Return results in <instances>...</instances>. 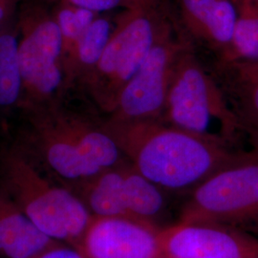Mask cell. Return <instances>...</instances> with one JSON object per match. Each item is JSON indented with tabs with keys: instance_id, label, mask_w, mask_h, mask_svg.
<instances>
[{
	"instance_id": "obj_11",
	"label": "cell",
	"mask_w": 258,
	"mask_h": 258,
	"mask_svg": "<svg viewBox=\"0 0 258 258\" xmlns=\"http://www.w3.org/2000/svg\"><path fill=\"white\" fill-rule=\"evenodd\" d=\"M161 230L129 218L93 216L77 249L84 258H163Z\"/></svg>"
},
{
	"instance_id": "obj_25",
	"label": "cell",
	"mask_w": 258,
	"mask_h": 258,
	"mask_svg": "<svg viewBox=\"0 0 258 258\" xmlns=\"http://www.w3.org/2000/svg\"><path fill=\"white\" fill-rule=\"evenodd\" d=\"M257 1H258V0H257Z\"/></svg>"
},
{
	"instance_id": "obj_20",
	"label": "cell",
	"mask_w": 258,
	"mask_h": 258,
	"mask_svg": "<svg viewBox=\"0 0 258 258\" xmlns=\"http://www.w3.org/2000/svg\"><path fill=\"white\" fill-rule=\"evenodd\" d=\"M33 258H84L82 252L74 246L56 242L48 249Z\"/></svg>"
},
{
	"instance_id": "obj_22",
	"label": "cell",
	"mask_w": 258,
	"mask_h": 258,
	"mask_svg": "<svg viewBox=\"0 0 258 258\" xmlns=\"http://www.w3.org/2000/svg\"><path fill=\"white\" fill-rule=\"evenodd\" d=\"M248 135L250 137V140H251V142H252V144H253L254 148L258 149V129L257 130H255V131L250 132Z\"/></svg>"
},
{
	"instance_id": "obj_3",
	"label": "cell",
	"mask_w": 258,
	"mask_h": 258,
	"mask_svg": "<svg viewBox=\"0 0 258 258\" xmlns=\"http://www.w3.org/2000/svg\"><path fill=\"white\" fill-rule=\"evenodd\" d=\"M0 176L2 190L39 231L57 242L78 247L93 215L72 189L46 178L18 148L2 152Z\"/></svg>"
},
{
	"instance_id": "obj_8",
	"label": "cell",
	"mask_w": 258,
	"mask_h": 258,
	"mask_svg": "<svg viewBox=\"0 0 258 258\" xmlns=\"http://www.w3.org/2000/svg\"><path fill=\"white\" fill-rule=\"evenodd\" d=\"M93 216L123 217L163 229L169 194L151 183L125 159L82 184L68 187Z\"/></svg>"
},
{
	"instance_id": "obj_12",
	"label": "cell",
	"mask_w": 258,
	"mask_h": 258,
	"mask_svg": "<svg viewBox=\"0 0 258 258\" xmlns=\"http://www.w3.org/2000/svg\"><path fill=\"white\" fill-rule=\"evenodd\" d=\"M184 29L191 37L220 51L231 45L238 18L237 0H178Z\"/></svg>"
},
{
	"instance_id": "obj_14",
	"label": "cell",
	"mask_w": 258,
	"mask_h": 258,
	"mask_svg": "<svg viewBox=\"0 0 258 258\" xmlns=\"http://www.w3.org/2000/svg\"><path fill=\"white\" fill-rule=\"evenodd\" d=\"M57 241L39 231L0 189V256L33 258Z\"/></svg>"
},
{
	"instance_id": "obj_5",
	"label": "cell",
	"mask_w": 258,
	"mask_h": 258,
	"mask_svg": "<svg viewBox=\"0 0 258 258\" xmlns=\"http://www.w3.org/2000/svg\"><path fill=\"white\" fill-rule=\"evenodd\" d=\"M160 120L228 144L243 131L220 85L205 71L189 49L174 65Z\"/></svg>"
},
{
	"instance_id": "obj_4",
	"label": "cell",
	"mask_w": 258,
	"mask_h": 258,
	"mask_svg": "<svg viewBox=\"0 0 258 258\" xmlns=\"http://www.w3.org/2000/svg\"><path fill=\"white\" fill-rule=\"evenodd\" d=\"M172 26L157 5H140L118 16L98 63L80 83L93 103L110 115L157 39Z\"/></svg>"
},
{
	"instance_id": "obj_1",
	"label": "cell",
	"mask_w": 258,
	"mask_h": 258,
	"mask_svg": "<svg viewBox=\"0 0 258 258\" xmlns=\"http://www.w3.org/2000/svg\"><path fill=\"white\" fill-rule=\"evenodd\" d=\"M102 125L135 169L169 195L185 197L239 153L162 120L108 119Z\"/></svg>"
},
{
	"instance_id": "obj_15",
	"label": "cell",
	"mask_w": 258,
	"mask_h": 258,
	"mask_svg": "<svg viewBox=\"0 0 258 258\" xmlns=\"http://www.w3.org/2000/svg\"><path fill=\"white\" fill-rule=\"evenodd\" d=\"M113 28L109 19L100 16L86 28L73 51L62 61L66 93L76 83H82L98 63Z\"/></svg>"
},
{
	"instance_id": "obj_2",
	"label": "cell",
	"mask_w": 258,
	"mask_h": 258,
	"mask_svg": "<svg viewBox=\"0 0 258 258\" xmlns=\"http://www.w3.org/2000/svg\"><path fill=\"white\" fill-rule=\"evenodd\" d=\"M24 147L61 184H82L125 160L114 140L83 114L69 110L62 102L24 111Z\"/></svg>"
},
{
	"instance_id": "obj_13",
	"label": "cell",
	"mask_w": 258,
	"mask_h": 258,
	"mask_svg": "<svg viewBox=\"0 0 258 258\" xmlns=\"http://www.w3.org/2000/svg\"><path fill=\"white\" fill-rule=\"evenodd\" d=\"M216 75L243 131L257 130L258 60H220Z\"/></svg>"
},
{
	"instance_id": "obj_10",
	"label": "cell",
	"mask_w": 258,
	"mask_h": 258,
	"mask_svg": "<svg viewBox=\"0 0 258 258\" xmlns=\"http://www.w3.org/2000/svg\"><path fill=\"white\" fill-rule=\"evenodd\" d=\"M160 242L165 258H258V238L223 224L177 221Z\"/></svg>"
},
{
	"instance_id": "obj_17",
	"label": "cell",
	"mask_w": 258,
	"mask_h": 258,
	"mask_svg": "<svg viewBox=\"0 0 258 258\" xmlns=\"http://www.w3.org/2000/svg\"><path fill=\"white\" fill-rule=\"evenodd\" d=\"M237 6L231 45L220 60H258V1L237 0Z\"/></svg>"
},
{
	"instance_id": "obj_21",
	"label": "cell",
	"mask_w": 258,
	"mask_h": 258,
	"mask_svg": "<svg viewBox=\"0 0 258 258\" xmlns=\"http://www.w3.org/2000/svg\"><path fill=\"white\" fill-rule=\"evenodd\" d=\"M19 0H0V29L12 20Z\"/></svg>"
},
{
	"instance_id": "obj_23",
	"label": "cell",
	"mask_w": 258,
	"mask_h": 258,
	"mask_svg": "<svg viewBox=\"0 0 258 258\" xmlns=\"http://www.w3.org/2000/svg\"><path fill=\"white\" fill-rule=\"evenodd\" d=\"M140 5H157L158 0H137Z\"/></svg>"
},
{
	"instance_id": "obj_7",
	"label": "cell",
	"mask_w": 258,
	"mask_h": 258,
	"mask_svg": "<svg viewBox=\"0 0 258 258\" xmlns=\"http://www.w3.org/2000/svg\"><path fill=\"white\" fill-rule=\"evenodd\" d=\"M258 219V149L237 157L184 197L179 222L237 224Z\"/></svg>"
},
{
	"instance_id": "obj_9",
	"label": "cell",
	"mask_w": 258,
	"mask_h": 258,
	"mask_svg": "<svg viewBox=\"0 0 258 258\" xmlns=\"http://www.w3.org/2000/svg\"><path fill=\"white\" fill-rule=\"evenodd\" d=\"M187 42L174 35L173 25L157 39L137 73L120 93L111 120H161L173 68L188 50Z\"/></svg>"
},
{
	"instance_id": "obj_24",
	"label": "cell",
	"mask_w": 258,
	"mask_h": 258,
	"mask_svg": "<svg viewBox=\"0 0 258 258\" xmlns=\"http://www.w3.org/2000/svg\"><path fill=\"white\" fill-rule=\"evenodd\" d=\"M163 258H165V257H163Z\"/></svg>"
},
{
	"instance_id": "obj_19",
	"label": "cell",
	"mask_w": 258,
	"mask_h": 258,
	"mask_svg": "<svg viewBox=\"0 0 258 258\" xmlns=\"http://www.w3.org/2000/svg\"><path fill=\"white\" fill-rule=\"evenodd\" d=\"M58 3H66L77 7L90 10L97 14L112 10H126L140 6L137 0H55Z\"/></svg>"
},
{
	"instance_id": "obj_18",
	"label": "cell",
	"mask_w": 258,
	"mask_h": 258,
	"mask_svg": "<svg viewBox=\"0 0 258 258\" xmlns=\"http://www.w3.org/2000/svg\"><path fill=\"white\" fill-rule=\"evenodd\" d=\"M52 15L61 35L63 61L65 57L73 51L86 28L92 23L99 14L70 4L58 3Z\"/></svg>"
},
{
	"instance_id": "obj_6",
	"label": "cell",
	"mask_w": 258,
	"mask_h": 258,
	"mask_svg": "<svg viewBox=\"0 0 258 258\" xmlns=\"http://www.w3.org/2000/svg\"><path fill=\"white\" fill-rule=\"evenodd\" d=\"M19 60L23 94L19 108L62 102L66 94L62 40L52 13L28 6L19 22Z\"/></svg>"
},
{
	"instance_id": "obj_16",
	"label": "cell",
	"mask_w": 258,
	"mask_h": 258,
	"mask_svg": "<svg viewBox=\"0 0 258 258\" xmlns=\"http://www.w3.org/2000/svg\"><path fill=\"white\" fill-rule=\"evenodd\" d=\"M22 94L19 27L11 20L0 29V112L19 108Z\"/></svg>"
}]
</instances>
